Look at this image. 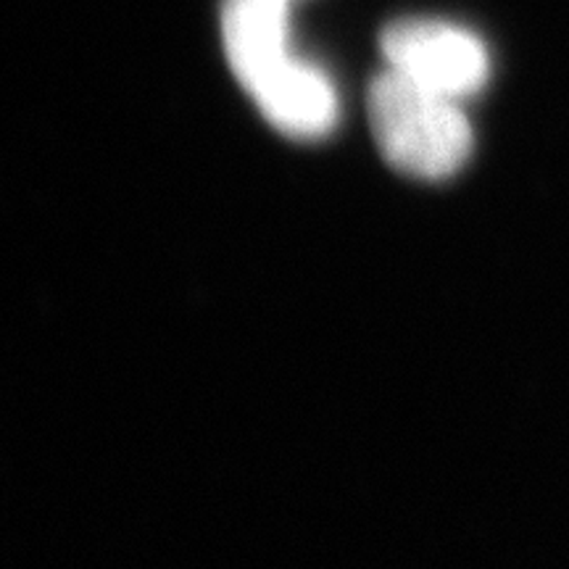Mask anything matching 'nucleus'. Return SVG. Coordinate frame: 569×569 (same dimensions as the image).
<instances>
[{"mask_svg": "<svg viewBox=\"0 0 569 569\" xmlns=\"http://www.w3.org/2000/svg\"><path fill=\"white\" fill-rule=\"evenodd\" d=\"M369 122L386 159L422 180L453 174L472 151V130L457 101L396 69L369 88Z\"/></svg>", "mask_w": 569, "mask_h": 569, "instance_id": "1", "label": "nucleus"}, {"mask_svg": "<svg viewBox=\"0 0 569 569\" xmlns=\"http://www.w3.org/2000/svg\"><path fill=\"white\" fill-rule=\"evenodd\" d=\"M382 53L398 74L453 101L472 96L488 80L486 46L446 21H396L382 32Z\"/></svg>", "mask_w": 569, "mask_h": 569, "instance_id": "2", "label": "nucleus"}, {"mask_svg": "<svg viewBox=\"0 0 569 569\" xmlns=\"http://www.w3.org/2000/svg\"><path fill=\"white\" fill-rule=\"evenodd\" d=\"M248 92L277 130L290 138H322L338 119V96L322 71L284 56Z\"/></svg>", "mask_w": 569, "mask_h": 569, "instance_id": "3", "label": "nucleus"}, {"mask_svg": "<svg viewBox=\"0 0 569 569\" xmlns=\"http://www.w3.org/2000/svg\"><path fill=\"white\" fill-rule=\"evenodd\" d=\"M288 3L280 0H224V51L243 88L288 53Z\"/></svg>", "mask_w": 569, "mask_h": 569, "instance_id": "4", "label": "nucleus"}, {"mask_svg": "<svg viewBox=\"0 0 569 569\" xmlns=\"http://www.w3.org/2000/svg\"><path fill=\"white\" fill-rule=\"evenodd\" d=\"M280 3H288L290 6V0H280Z\"/></svg>", "mask_w": 569, "mask_h": 569, "instance_id": "5", "label": "nucleus"}]
</instances>
